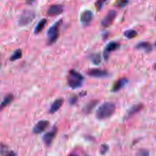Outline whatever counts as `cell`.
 I'll return each mask as SVG.
<instances>
[{
	"instance_id": "6da1fadb",
	"label": "cell",
	"mask_w": 156,
	"mask_h": 156,
	"mask_svg": "<svg viewBox=\"0 0 156 156\" xmlns=\"http://www.w3.org/2000/svg\"><path fill=\"white\" fill-rule=\"evenodd\" d=\"M116 109L115 104L111 102H106L101 104L96 110V117L99 120H103L110 117Z\"/></svg>"
},
{
	"instance_id": "7a4b0ae2",
	"label": "cell",
	"mask_w": 156,
	"mask_h": 156,
	"mask_svg": "<svg viewBox=\"0 0 156 156\" xmlns=\"http://www.w3.org/2000/svg\"><path fill=\"white\" fill-rule=\"evenodd\" d=\"M84 77L78 71L74 69H71L67 76V83L72 89H77L80 88L83 82Z\"/></svg>"
},
{
	"instance_id": "3957f363",
	"label": "cell",
	"mask_w": 156,
	"mask_h": 156,
	"mask_svg": "<svg viewBox=\"0 0 156 156\" xmlns=\"http://www.w3.org/2000/svg\"><path fill=\"white\" fill-rule=\"evenodd\" d=\"M62 23V20L60 19L53 24L47 31L48 44H52L54 43L58 39L60 33V28Z\"/></svg>"
},
{
	"instance_id": "277c9868",
	"label": "cell",
	"mask_w": 156,
	"mask_h": 156,
	"mask_svg": "<svg viewBox=\"0 0 156 156\" xmlns=\"http://www.w3.org/2000/svg\"><path fill=\"white\" fill-rule=\"evenodd\" d=\"M35 18V13L32 11L25 10L20 16L19 19V24L20 26H26L32 22Z\"/></svg>"
},
{
	"instance_id": "5b68a950",
	"label": "cell",
	"mask_w": 156,
	"mask_h": 156,
	"mask_svg": "<svg viewBox=\"0 0 156 156\" xmlns=\"http://www.w3.org/2000/svg\"><path fill=\"white\" fill-rule=\"evenodd\" d=\"M116 15L117 12L115 10H111L108 11L106 15L101 20V25L104 27H108L113 23Z\"/></svg>"
},
{
	"instance_id": "8992f818",
	"label": "cell",
	"mask_w": 156,
	"mask_h": 156,
	"mask_svg": "<svg viewBox=\"0 0 156 156\" xmlns=\"http://www.w3.org/2000/svg\"><path fill=\"white\" fill-rule=\"evenodd\" d=\"M120 46V44L119 43L116 42V41H110L109 42L105 47L104 48V51L103 52V56H104V58L105 60H107L108 57H109V54L111 52L114 51L116 49H118Z\"/></svg>"
},
{
	"instance_id": "52a82bcc",
	"label": "cell",
	"mask_w": 156,
	"mask_h": 156,
	"mask_svg": "<svg viewBox=\"0 0 156 156\" xmlns=\"http://www.w3.org/2000/svg\"><path fill=\"white\" fill-rule=\"evenodd\" d=\"M57 132V127L55 126H54L50 131L45 133L43 135V140L46 145L49 146L52 144L53 140L54 139L56 135Z\"/></svg>"
},
{
	"instance_id": "ba28073f",
	"label": "cell",
	"mask_w": 156,
	"mask_h": 156,
	"mask_svg": "<svg viewBox=\"0 0 156 156\" xmlns=\"http://www.w3.org/2000/svg\"><path fill=\"white\" fill-rule=\"evenodd\" d=\"M49 122L47 120H40L34 126L32 131L35 134L41 133L49 126Z\"/></svg>"
},
{
	"instance_id": "9c48e42d",
	"label": "cell",
	"mask_w": 156,
	"mask_h": 156,
	"mask_svg": "<svg viewBox=\"0 0 156 156\" xmlns=\"http://www.w3.org/2000/svg\"><path fill=\"white\" fill-rule=\"evenodd\" d=\"M63 12V6L61 4H54L49 7L47 10V15L51 16L59 15Z\"/></svg>"
},
{
	"instance_id": "30bf717a",
	"label": "cell",
	"mask_w": 156,
	"mask_h": 156,
	"mask_svg": "<svg viewBox=\"0 0 156 156\" xmlns=\"http://www.w3.org/2000/svg\"><path fill=\"white\" fill-rule=\"evenodd\" d=\"M93 18V13L91 10H87L83 11L80 15V22L82 25L87 26L90 23Z\"/></svg>"
},
{
	"instance_id": "8fae6325",
	"label": "cell",
	"mask_w": 156,
	"mask_h": 156,
	"mask_svg": "<svg viewBox=\"0 0 156 156\" xmlns=\"http://www.w3.org/2000/svg\"><path fill=\"white\" fill-rule=\"evenodd\" d=\"M87 74L90 76H91L93 77H98V78L106 77H108L109 75L107 71L99 69H90L87 72Z\"/></svg>"
},
{
	"instance_id": "7c38bea8",
	"label": "cell",
	"mask_w": 156,
	"mask_h": 156,
	"mask_svg": "<svg viewBox=\"0 0 156 156\" xmlns=\"http://www.w3.org/2000/svg\"><path fill=\"white\" fill-rule=\"evenodd\" d=\"M129 82V80L126 77H122L116 81L112 87V92H117L124 88Z\"/></svg>"
},
{
	"instance_id": "4fadbf2b",
	"label": "cell",
	"mask_w": 156,
	"mask_h": 156,
	"mask_svg": "<svg viewBox=\"0 0 156 156\" xmlns=\"http://www.w3.org/2000/svg\"><path fill=\"white\" fill-rule=\"evenodd\" d=\"M63 104V99L62 98H58L55 100L51 104L49 112L50 113H54L56 112L62 106Z\"/></svg>"
},
{
	"instance_id": "5bb4252c",
	"label": "cell",
	"mask_w": 156,
	"mask_h": 156,
	"mask_svg": "<svg viewBox=\"0 0 156 156\" xmlns=\"http://www.w3.org/2000/svg\"><path fill=\"white\" fill-rule=\"evenodd\" d=\"M135 48L137 49H142L144 51L146 52H149L152 49V46L149 42L142 41V42L138 43L136 45Z\"/></svg>"
},
{
	"instance_id": "9a60e30c",
	"label": "cell",
	"mask_w": 156,
	"mask_h": 156,
	"mask_svg": "<svg viewBox=\"0 0 156 156\" xmlns=\"http://www.w3.org/2000/svg\"><path fill=\"white\" fill-rule=\"evenodd\" d=\"M143 105L140 104L133 105L127 112V117H131L138 113L143 108Z\"/></svg>"
},
{
	"instance_id": "2e32d148",
	"label": "cell",
	"mask_w": 156,
	"mask_h": 156,
	"mask_svg": "<svg viewBox=\"0 0 156 156\" xmlns=\"http://www.w3.org/2000/svg\"><path fill=\"white\" fill-rule=\"evenodd\" d=\"M13 99V95L9 94L7 95L3 99V101L0 104V111L4 108L7 105H8Z\"/></svg>"
},
{
	"instance_id": "e0dca14e",
	"label": "cell",
	"mask_w": 156,
	"mask_h": 156,
	"mask_svg": "<svg viewBox=\"0 0 156 156\" xmlns=\"http://www.w3.org/2000/svg\"><path fill=\"white\" fill-rule=\"evenodd\" d=\"M46 23H47L46 19H45V18L41 19L36 25V26L34 29V34H37L40 33L43 30V29Z\"/></svg>"
},
{
	"instance_id": "ac0fdd59",
	"label": "cell",
	"mask_w": 156,
	"mask_h": 156,
	"mask_svg": "<svg viewBox=\"0 0 156 156\" xmlns=\"http://www.w3.org/2000/svg\"><path fill=\"white\" fill-rule=\"evenodd\" d=\"M90 60L94 65H99L101 62V55L99 53H93L89 55Z\"/></svg>"
},
{
	"instance_id": "d6986e66",
	"label": "cell",
	"mask_w": 156,
	"mask_h": 156,
	"mask_svg": "<svg viewBox=\"0 0 156 156\" xmlns=\"http://www.w3.org/2000/svg\"><path fill=\"white\" fill-rule=\"evenodd\" d=\"M22 57V51L20 49H17L10 57V61H15L20 58H21Z\"/></svg>"
},
{
	"instance_id": "ffe728a7",
	"label": "cell",
	"mask_w": 156,
	"mask_h": 156,
	"mask_svg": "<svg viewBox=\"0 0 156 156\" xmlns=\"http://www.w3.org/2000/svg\"><path fill=\"white\" fill-rule=\"evenodd\" d=\"M124 35L127 38L131 39L135 37L137 35V32L136 30L133 29H129L124 32Z\"/></svg>"
},
{
	"instance_id": "44dd1931",
	"label": "cell",
	"mask_w": 156,
	"mask_h": 156,
	"mask_svg": "<svg viewBox=\"0 0 156 156\" xmlns=\"http://www.w3.org/2000/svg\"><path fill=\"white\" fill-rule=\"evenodd\" d=\"M0 154L2 155H15L12 151H9L8 148L5 146H0Z\"/></svg>"
},
{
	"instance_id": "7402d4cb",
	"label": "cell",
	"mask_w": 156,
	"mask_h": 156,
	"mask_svg": "<svg viewBox=\"0 0 156 156\" xmlns=\"http://www.w3.org/2000/svg\"><path fill=\"white\" fill-rule=\"evenodd\" d=\"M97 102L95 101H91L86 106V107L85 108V111L86 113H90L93 109V108L96 106V105L97 104Z\"/></svg>"
},
{
	"instance_id": "603a6c76",
	"label": "cell",
	"mask_w": 156,
	"mask_h": 156,
	"mask_svg": "<svg viewBox=\"0 0 156 156\" xmlns=\"http://www.w3.org/2000/svg\"><path fill=\"white\" fill-rule=\"evenodd\" d=\"M128 2H129V0H116L115 3V5L118 7L122 8L126 6V4L128 3Z\"/></svg>"
},
{
	"instance_id": "cb8c5ba5",
	"label": "cell",
	"mask_w": 156,
	"mask_h": 156,
	"mask_svg": "<svg viewBox=\"0 0 156 156\" xmlns=\"http://www.w3.org/2000/svg\"><path fill=\"white\" fill-rule=\"evenodd\" d=\"M108 149H109V147L107 144H102L101 146V147H100V153H101V154H102V155L105 154L108 152Z\"/></svg>"
},
{
	"instance_id": "d4e9b609",
	"label": "cell",
	"mask_w": 156,
	"mask_h": 156,
	"mask_svg": "<svg viewBox=\"0 0 156 156\" xmlns=\"http://www.w3.org/2000/svg\"><path fill=\"white\" fill-rule=\"evenodd\" d=\"M107 0H96L95 2V6L97 9V10H100L104 4L107 1Z\"/></svg>"
},
{
	"instance_id": "484cf974",
	"label": "cell",
	"mask_w": 156,
	"mask_h": 156,
	"mask_svg": "<svg viewBox=\"0 0 156 156\" xmlns=\"http://www.w3.org/2000/svg\"><path fill=\"white\" fill-rule=\"evenodd\" d=\"M77 97L76 96H72L69 98V103L71 105H74L75 104H76L77 101Z\"/></svg>"
},
{
	"instance_id": "4316f807",
	"label": "cell",
	"mask_w": 156,
	"mask_h": 156,
	"mask_svg": "<svg viewBox=\"0 0 156 156\" xmlns=\"http://www.w3.org/2000/svg\"><path fill=\"white\" fill-rule=\"evenodd\" d=\"M137 155H148L149 154V152L147 151H146V150H140L138 151V152L136 154Z\"/></svg>"
},
{
	"instance_id": "83f0119b",
	"label": "cell",
	"mask_w": 156,
	"mask_h": 156,
	"mask_svg": "<svg viewBox=\"0 0 156 156\" xmlns=\"http://www.w3.org/2000/svg\"><path fill=\"white\" fill-rule=\"evenodd\" d=\"M35 0H26V2L28 4H32Z\"/></svg>"
},
{
	"instance_id": "f1b7e54d",
	"label": "cell",
	"mask_w": 156,
	"mask_h": 156,
	"mask_svg": "<svg viewBox=\"0 0 156 156\" xmlns=\"http://www.w3.org/2000/svg\"><path fill=\"white\" fill-rule=\"evenodd\" d=\"M154 69H155V70H156V63L154 65Z\"/></svg>"
},
{
	"instance_id": "f546056e",
	"label": "cell",
	"mask_w": 156,
	"mask_h": 156,
	"mask_svg": "<svg viewBox=\"0 0 156 156\" xmlns=\"http://www.w3.org/2000/svg\"><path fill=\"white\" fill-rule=\"evenodd\" d=\"M154 45L156 46V41H155V44H154Z\"/></svg>"
},
{
	"instance_id": "4dcf8cb0",
	"label": "cell",
	"mask_w": 156,
	"mask_h": 156,
	"mask_svg": "<svg viewBox=\"0 0 156 156\" xmlns=\"http://www.w3.org/2000/svg\"><path fill=\"white\" fill-rule=\"evenodd\" d=\"M155 140H156V135H155Z\"/></svg>"
},
{
	"instance_id": "1f68e13d",
	"label": "cell",
	"mask_w": 156,
	"mask_h": 156,
	"mask_svg": "<svg viewBox=\"0 0 156 156\" xmlns=\"http://www.w3.org/2000/svg\"><path fill=\"white\" fill-rule=\"evenodd\" d=\"M155 20H156V15H155Z\"/></svg>"
},
{
	"instance_id": "d6a6232c",
	"label": "cell",
	"mask_w": 156,
	"mask_h": 156,
	"mask_svg": "<svg viewBox=\"0 0 156 156\" xmlns=\"http://www.w3.org/2000/svg\"><path fill=\"white\" fill-rule=\"evenodd\" d=\"M0 67H1V63H0Z\"/></svg>"
}]
</instances>
